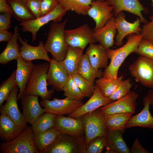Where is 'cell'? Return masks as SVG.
Instances as JSON below:
<instances>
[{"label":"cell","instance_id":"obj_9","mask_svg":"<svg viewBox=\"0 0 153 153\" xmlns=\"http://www.w3.org/2000/svg\"><path fill=\"white\" fill-rule=\"evenodd\" d=\"M40 103L46 112L56 115L71 114L84 104L82 101L67 97L62 99L55 98L52 100H42Z\"/></svg>","mask_w":153,"mask_h":153},{"label":"cell","instance_id":"obj_23","mask_svg":"<svg viewBox=\"0 0 153 153\" xmlns=\"http://www.w3.org/2000/svg\"><path fill=\"white\" fill-rule=\"evenodd\" d=\"M114 17H112L102 28L94 31L93 36L95 42H98L107 49L115 44L114 38L117 33Z\"/></svg>","mask_w":153,"mask_h":153},{"label":"cell","instance_id":"obj_37","mask_svg":"<svg viewBox=\"0 0 153 153\" xmlns=\"http://www.w3.org/2000/svg\"><path fill=\"white\" fill-rule=\"evenodd\" d=\"M72 76L76 84L85 97L90 98L94 92L95 84L84 78L77 73Z\"/></svg>","mask_w":153,"mask_h":153},{"label":"cell","instance_id":"obj_2","mask_svg":"<svg viewBox=\"0 0 153 153\" xmlns=\"http://www.w3.org/2000/svg\"><path fill=\"white\" fill-rule=\"evenodd\" d=\"M67 19L61 22L50 24L45 47L52 54L53 59L59 62L62 61L66 55L68 45L65 40L64 31Z\"/></svg>","mask_w":153,"mask_h":153},{"label":"cell","instance_id":"obj_8","mask_svg":"<svg viewBox=\"0 0 153 153\" xmlns=\"http://www.w3.org/2000/svg\"><path fill=\"white\" fill-rule=\"evenodd\" d=\"M67 12L58 3L54 9L49 13L34 20L20 22V25L22 27V31L29 32L31 33L32 41L33 42L36 39L37 32L42 26L51 21L54 23L60 22Z\"/></svg>","mask_w":153,"mask_h":153},{"label":"cell","instance_id":"obj_11","mask_svg":"<svg viewBox=\"0 0 153 153\" xmlns=\"http://www.w3.org/2000/svg\"><path fill=\"white\" fill-rule=\"evenodd\" d=\"M138 96L135 91H131L124 97L100 108V111L104 116L123 113L133 114L135 112Z\"/></svg>","mask_w":153,"mask_h":153},{"label":"cell","instance_id":"obj_20","mask_svg":"<svg viewBox=\"0 0 153 153\" xmlns=\"http://www.w3.org/2000/svg\"><path fill=\"white\" fill-rule=\"evenodd\" d=\"M47 73V82L54 90L63 91L69 76L60 62L52 59Z\"/></svg>","mask_w":153,"mask_h":153},{"label":"cell","instance_id":"obj_29","mask_svg":"<svg viewBox=\"0 0 153 153\" xmlns=\"http://www.w3.org/2000/svg\"><path fill=\"white\" fill-rule=\"evenodd\" d=\"M19 29L16 26L11 39L8 42L7 46L0 54V63L7 64L10 61L16 59L20 56L17 40L19 34Z\"/></svg>","mask_w":153,"mask_h":153},{"label":"cell","instance_id":"obj_1","mask_svg":"<svg viewBox=\"0 0 153 153\" xmlns=\"http://www.w3.org/2000/svg\"><path fill=\"white\" fill-rule=\"evenodd\" d=\"M142 39L143 36L140 33L132 34L128 35L126 42L122 47L115 49H108L110 62L105 68L102 77L108 80L116 79L120 67L129 55L135 53Z\"/></svg>","mask_w":153,"mask_h":153},{"label":"cell","instance_id":"obj_35","mask_svg":"<svg viewBox=\"0 0 153 153\" xmlns=\"http://www.w3.org/2000/svg\"><path fill=\"white\" fill-rule=\"evenodd\" d=\"M56 116L47 112L41 114L31 125L34 134L54 127Z\"/></svg>","mask_w":153,"mask_h":153},{"label":"cell","instance_id":"obj_21","mask_svg":"<svg viewBox=\"0 0 153 153\" xmlns=\"http://www.w3.org/2000/svg\"><path fill=\"white\" fill-rule=\"evenodd\" d=\"M95 86L94 92L89 99L74 112L68 114V116L74 118H79L86 113L90 112L113 101L109 98L104 96L97 87L95 85Z\"/></svg>","mask_w":153,"mask_h":153},{"label":"cell","instance_id":"obj_38","mask_svg":"<svg viewBox=\"0 0 153 153\" xmlns=\"http://www.w3.org/2000/svg\"><path fill=\"white\" fill-rule=\"evenodd\" d=\"M64 95L71 99L82 101L85 96L76 84L72 76H69L63 88Z\"/></svg>","mask_w":153,"mask_h":153},{"label":"cell","instance_id":"obj_36","mask_svg":"<svg viewBox=\"0 0 153 153\" xmlns=\"http://www.w3.org/2000/svg\"><path fill=\"white\" fill-rule=\"evenodd\" d=\"M16 70L0 86V106L6 101L12 89L17 86L16 80Z\"/></svg>","mask_w":153,"mask_h":153},{"label":"cell","instance_id":"obj_10","mask_svg":"<svg viewBox=\"0 0 153 153\" xmlns=\"http://www.w3.org/2000/svg\"><path fill=\"white\" fill-rule=\"evenodd\" d=\"M92 29L88 24H85L75 29L65 30V41L69 46L85 48L88 44L94 43Z\"/></svg>","mask_w":153,"mask_h":153},{"label":"cell","instance_id":"obj_46","mask_svg":"<svg viewBox=\"0 0 153 153\" xmlns=\"http://www.w3.org/2000/svg\"><path fill=\"white\" fill-rule=\"evenodd\" d=\"M130 151L131 153H150L142 145L137 138L135 139L133 145L130 148Z\"/></svg>","mask_w":153,"mask_h":153},{"label":"cell","instance_id":"obj_18","mask_svg":"<svg viewBox=\"0 0 153 153\" xmlns=\"http://www.w3.org/2000/svg\"><path fill=\"white\" fill-rule=\"evenodd\" d=\"M18 40L21 45L20 49V57L27 61H31L36 60H42L47 61L50 63L52 59H51L48 54V51L44 44L40 41L37 46H33L28 44L27 41H24L19 35Z\"/></svg>","mask_w":153,"mask_h":153},{"label":"cell","instance_id":"obj_31","mask_svg":"<svg viewBox=\"0 0 153 153\" xmlns=\"http://www.w3.org/2000/svg\"><path fill=\"white\" fill-rule=\"evenodd\" d=\"M12 11V15L20 22L36 19L27 7L24 0H7Z\"/></svg>","mask_w":153,"mask_h":153},{"label":"cell","instance_id":"obj_19","mask_svg":"<svg viewBox=\"0 0 153 153\" xmlns=\"http://www.w3.org/2000/svg\"><path fill=\"white\" fill-rule=\"evenodd\" d=\"M19 91L18 86L11 91L4 105L0 106V112L5 114L11 118L19 125H27L24 116L19 110L17 104V95Z\"/></svg>","mask_w":153,"mask_h":153},{"label":"cell","instance_id":"obj_34","mask_svg":"<svg viewBox=\"0 0 153 153\" xmlns=\"http://www.w3.org/2000/svg\"><path fill=\"white\" fill-rule=\"evenodd\" d=\"M123 78L120 76L115 79L108 80L101 77L95 80V84L104 96L109 98L116 90Z\"/></svg>","mask_w":153,"mask_h":153},{"label":"cell","instance_id":"obj_16","mask_svg":"<svg viewBox=\"0 0 153 153\" xmlns=\"http://www.w3.org/2000/svg\"><path fill=\"white\" fill-rule=\"evenodd\" d=\"M125 17L124 13L122 11L114 17L115 26L118 33L116 36L115 44L117 46L123 44V40L126 36L132 34L140 33L141 29L139 17L137 18L133 23H131L126 20Z\"/></svg>","mask_w":153,"mask_h":153},{"label":"cell","instance_id":"obj_50","mask_svg":"<svg viewBox=\"0 0 153 153\" xmlns=\"http://www.w3.org/2000/svg\"><path fill=\"white\" fill-rule=\"evenodd\" d=\"M152 6H153V0H152Z\"/></svg>","mask_w":153,"mask_h":153},{"label":"cell","instance_id":"obj_4","mask_svg":"<svg viewBox=\"0 0 153 153\" xmlns=\"http://www.w3.org/2000/svg\"><path fill=\"white\" fill-rule=\"evenodd\" d=\"M34 135L31 127L27 125L15 138L1 143V153H40L34 144Z\"/></svg>","mask_w":153,"mask_h":153},{"label":"cell","instance_id":"obj_6","mask_svg":"<svg viewBox=\"0 0 153 153\" xmlns=\"http://www.w3.org/2000/svg\"><path fill=\"white\" fill-rule=\"evenodd\" d=\"M82 117L86 146L97 137L107 136L108 129L105 123L104 116L101 112L99 108L83 115Z\"/></svg>","mask_w":153,"mask_h":153},{"label":"cell","instance_id":"obj_33","mask_svg":"<svg viewBox=\"0 0 153 153\" xmlns=\"http://www.w3.org/2000/svg\"><path fill=\"white\" fill-rule=\"evenodd\" d=\"M94 0H58V3L66 11H72L78 15H86Z\"/></svg>","mask_w":153,"mask_h":153},{"label":"cell","instance_id":"obj_42","mask_svg":"<svg viewBox=\"0 0 153 153\" xmlns=\"http://www.w3.org/2000/svg\"><path fill=\"white\" fill-rule=\"evenodd\" d=\"M58 4V0H41L40 17L51 12Z\"/></svg>","mask_w":153,"mask_h":153},{"label":"cell","instance_id":"obj_49","mask_svg":"<svg viewBox=\"0 0 153 153\" xmlns=\"http://www.w3.org/2000/svg\"><path fill=\"white\" fill-rule=\"evenodd\" d=\"M150 104L153 107V97L151 99V103H150Z\"/></svg>","mask_w":153,"mask_h":153},{"label":"cell","instance_id":"obj_5","mask_svg":"<svg viewBox=\"0 0 153 153\" xmlns=\"http://www.w3.org/2000/svg\"><path fill=\"white\" fill-rule=\"evenodd\" d=\"M84 136L76 137L61 133L42 153H86Z\"/></svg>","mask_w":153,"mask_h":153},{"label":"cell","instance_id":"obj_7","mask_svg":"<svg viewBox=\"0 0 153 153\" xmlns=\"http://www.w3.org/2000/svg\"><path fill=\"white\" fill-rule=\"evenodd\" d=\"M131 75L143 86L153 88V60L140 56L128 67Z\"/></svg>","mask_w":153,"mask_h":153},{"label":"cell","instance_id":"obj_47","mask_svg":"<svg viewBox=\"0 0 153 153\" xmlns=\"http://www.w3.org/2000/svg\"><path fill=\"white\" fill-rule=\"evenodd\" d=\"M13 34L8 30H0V42H8L11 39Z\"/></svg>","mask_w":153,"mask_h":153},{"label":"cell","instance_id":"obj_27","mask_svg":"<svg viewBox=\"0 0 153 153\" xmlns=\"http://www.w3.org/2000/svg\"><path fill=\"white\" fill-rule=\"evenodd\" d=\"M84 49L68 45L67 52L64 60L60 62L69 76L77 73L80 60Z\"/></svg>","mask_w":153,"mask_h":153},{"label":"cell","instance_id":"obj_22","mask_svg":"<svg viewBox=\"0 0 153 153\" xmlns=\"http://www.w3.org/2000/svg\"><path fill=\"white\" fill-rule=\"evenodd\" d=\"M16 60L17 64L16 80L19 88L17 95L18 100L24 94L35 65L31 61H25L20 56Z\"/></svg>","mask_w":153,"mask_h":153},{"label":"cell","instance_id":"obj_12","mask_svg":"<svg viewBox=\"0 0 153 153\" xmlns=\"http://www.w3.org/2000/svg\"><path fill=\"white\" fill-rule=\"evenodd\" d=\"M113 7L105 0L93 1L87 15L94 21L95 26L94 31L99 29L114 16Z\"/></svg>","mask_w":153,"mask_h":153},{"label":"cell","instance_id":"obj_14","mask_svg":"<svg viewBox=\"0 0 153 153\" xmlns=\"http://www.w3.org/2000/svg\"><path fill=\"white\" fill-rule=\"evenodd\" d=\"M54 128L62 133L76 137L84 136L82 117L74 118L63 115H57Z\"/></svg>","mask_w":153,"mask_h":153},{"label":"cell","instance_id":"obj_28","mask_svg":"<svg viewBox=\"0 0 153 153\" xmlns=\"http://www.w3.org/2000/svg\"><path fill=\"white\" fill-rule=\"evenodd\" d=\"M62 133L54 127L34 134V143L36 148L42 152L50 146Z\"/></svg>","mask_w":153,"mask_h":153},{"label":"cell","instance_id":"obj_13","mask_svg":"<svg viewBox=\"0 0 153 153\" xmlns=\"http://www.w3.org/2000/svg\"><path fill=\"white\" fill-rule=\"evenodd\" d=\"M153 97V91L150 89L143 100V109L139 113L131 117L126 125V129L139 127L153 129V117L149 110L150 105Z\"/></svg>","mask_w":153,"mask_h":153},{"label":"cell","instance_id":"obj_30","mask_svg":"<svg viewBox=\"0 0 153 153\" xmlns=\"http://www.w3.org/2000/svg\"><path fill=\"white\" fill-rule=\"evenodd\" d=\"M103 72L100 69L97 70L90 63L85 53L83 54L79 61L77 73L82 77L94 84L95 80L102 76Z\"/></svg>","mask_w":153,"mask_h":153},{"label":"cell","instance_id":"obj_32","mask_svg":"<svg viewBox=\"0 0 153 153\" xmlns=\"http://www.w3.org/2000/svg\"><path fill=\"white\" fill-rule=\"evenodd\" d=\"M130 113H117L104 116L105 125L108 130H117L124 133L127 123L132 116Z\"/></svg>","mask_w":153,"mask_h":153},{"label":"cell","instance_id":"obj_17","mask_svg":"<svg viewBox=\"0 0 153 153\" xmlns=\"http://www.w3.org/2000/svg\"><path fill=\"white\" fill-rule=\"evenodd\" d=\"M39 97L35 95H24L20 99L26 122L31 125L41 114L46 112L39 102Z\"/></svg>","mask_w":153,"mask_h":153},{"label":"cell","instance_id":"obj_45","mask_svg":"<svg viewBox=\"0 0 153 153\" xmlns=\"http://www.w3.org/2000/svg\"><path fill=\"white\" fill-rule=\"evenodd\" d=\"M12 14L9 13H1L0 14V30H8L10 27Z\"/></svg>","mask_w":153,"mask_h":153},{"label":"cell","instance_id":"obj_3","mask_svg":"<svg viewBox=\"0 0 153 153\" xmlns=\"http://www.w3.org/2000/svg\"><path fill=\"white\" fill-rule=\"evenodd\" d=\"M49 65L46 62L35 65L24 95H35L42 100H50L54 89L47 88V73Z\"/></svg>","mask_w":153,"mask_h":153},{"label":"cell","instance_id":"obj_25","mask_svg":"<svg viewBox=\"0 0 153 153\" xmlns=\"http://www.w3.org/2000/svg\"><path fill=\"white\" fill-rule=\"evenodd\" d=\"M93 67L97 70L107 66L109 57L107 49L100 44H90L85 53Z\"/></svg>","mask_w":153,"mask_h":153},{"label":"cell","instance_id":"obj_44","mask_svg":"<svg viewBox=\"0 0 153 153\" xmlns=\"http://www.w3.org/2000/svg\"><path fill=\"white\" fill-rule=\"evenodd\" d=\"M31 12L36 18L40 17L41 0H24Z\"/></svg>","mask_w":153,"mask_h":153},{"label":"cell","instance_id":"obj_43","mask_svg":"<svg viewBox=\"0 0 153 153\" xmlns=\"http://www.w3.org/2000/svg\"><path fill=\"white\" fill-rule=\"evenodd\" d=\"M151 18L150 22H148L142 26L140 33L143 39L153 42V16Z\"/></svg>","mask_w":153,"mask_h":153},{"label":"cell","instance_id":"obj_15","mask_svg":"<svg viewBox=\"0 0 153 153\" xmlns=\"http://www.w3.org/2000/svg\"><path fill=\"white\" fill-rule=\"evenodd\" d=\"M113 7L112 12L115 17L120 12L125 11L139 17L140 22L144 24L148 21L143 16L141 12L147 13L148 10L139 0H105Z\"/></svg>","mask_w":153,"mask_h":153},{"label":"cell","instance_id":"obj_40","mask_svg":"<svg viewBox=\"0 0 153 153\" xmlns=\"http://www.w3.org/2000/svg\"><path fill=\"white\" fill-rule=\"evenodd\" d=\"M131 87L129 78L122 80L120 83L116 90L109 98L114 101L124 97L130 92Z\"/></svg>","mask_w":153,"mask_h":153},{"label":"cell","instance_id":"obj_24","mask_svg":"<svg viewBox=\"0 0 153 153\" xmlns=\"http://www.w3.org/2000/svg\"><path fill=\"white\" fill-rule=\"evenodd\" d=\"M27 126L18 125L8 116L1 114L0 137L4 142L10 141L17 137Z\"/></svg>","mask_w":153,"mask_h":153},{"label":"cell","instance_id":"obj_41","mask_svg":"<svg viewBox=\"0 0 153 153\" xmlns=\"http://www.w3.org/2000/svg\"><path fill=\"white\" fill-rule=\"evenodd\" d=\"M135 53L153 60V42L142 39Z\"/></svg>","mask_w":153,"mask_h":153},{"label":"cell","instance_id":"obj_26","mask_svg":"<svg viewBox=\"0 0 153 153\" xmlns=\"http://www.w3.org/2000/svg\"><path fill=\"white\" fill-rule=\"evenodd\" d=\"M124 133L117 130H108L107 135L106 152L130 153V148L123 137Z\"/></svg>","mask_w":153,"mask_h":153},{"label":"cell","instance_id":"obj_48","mask_svg":"<svg viewBox=\"0 0 153 153\" xmlns=\"http://www.w3.org/2000/svg\"><path fill=\"white\" fill-rule=\"evenodd\" d=\"M0 13H9L12 14V10L7 0H0Z\"/></svg>","mask_w":153,"mask_h":153},{"label":"cell","instance_id":"obj_39","mask_svg":"<svg viewBox=\"0 0 153 153\" xmlns=\"http://www.w3.org/2000/svg\"><path fill=\"white\" fill-rule=\"evenodd\" d=\"M107 146V136L97 137L92 140L86 146V153H101Z\"/></svg>","mask_w":153,"mask_h":153}]
</instances>
